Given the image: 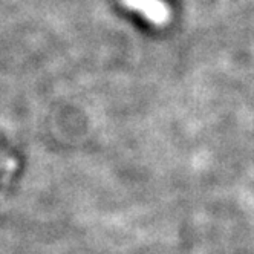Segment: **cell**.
I'll list each match as a JSON object with an SVG mask.
<instances>
[{"label":"cell","instance_id":"obj_1","mask_svg":"<svg viewBox=\"0 0 254 254\" xmlns=\"http://www.w3.org/2000/svg\"><path fill=\"white\" fill-rule=\"evenodd\" d=\"M126 6L142 12L146 19L155 25H164L170 19L169 6L161 0H123Z\"/></svg>","mask_w":254,"mask_h":254}]
</instances>
